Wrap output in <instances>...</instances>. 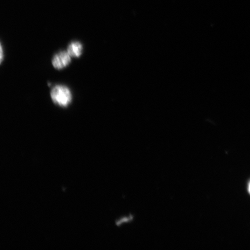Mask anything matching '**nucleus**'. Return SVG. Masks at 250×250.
<instances>
[{"label":"nucleus","instance_id":"nucleus-1","mask_svg":"<svg viewBox=\"0 0 250 250\" xmlns=\"http://www.w3.org/2000/svg\"><path fill=\"white\" fill-rule=\"evenodd\" d=\"M52 101L62 107H67L72 102V94L68 87L64 85H56L51 92Z\"/></svg>","mask_w":250,"mask_h":250},{"label":"nucleus","instance_id":"nucleus-2","mask_svg":"<svg viewBox=\"0 0 250 250\" xmlns=\"http://www.w3.org/2000/svg\"><path fill=\"white\" fill-rule=\"evenodd\" d=\"M71 56L67 52L62 51L56 54L52 59V65L56 69L62 70L71 62Z\"/></svg>","mask_w":250,"mask_h":250},{"label":"nucleus","instance_id":"nucleus-3","mask_svg":"<svg viewBox=\"0 0 250 250\" xmlns=\"http://www.w3.org/2000/svg\"><path fill=\"white\" fill-rule=\"evenodd\" d=\"M83 46L80 42H72L68 46L67 52L74 58H79L83 54Z\"/></svg>","mask_w":250,"mask_h":250},{"label":"nucleus","instance_id":"nucleus-4","mask_svg":"<svg viewBox=\"0 0 250 250\" xmlns=\"http://www.w3.org/2000/svg\"><path fill=\"white\" fill-rule=\"evenodd\" d=\"M3 61V49L2 46L1 45V62Z\"/></svg>","mask_w":250,"mask_h":250},{"label":"nucleus","instance_id":"nucleus-5","mask_svg":"<svg viewBox=\"0 0 250 250\" xmlns=\"http://www.w3.org/2000/svg\"><path fill=\"white\" fill-rule=\"evenodd\" d=\"M249 192L250 193V185H249Z\"/></svg>","mask_w":250,"mask_h":250}]
</instances>
